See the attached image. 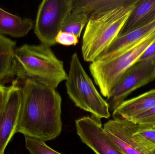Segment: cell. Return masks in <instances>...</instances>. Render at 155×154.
<instances>
[{"mask_svg":"<svg viewBox=\"0 0 155 154\" xmlns=\"http://www.w3.org/2000/svg\"><path fill=\"white\" fill-rule=\"evenodd\" d=\"M22 81L16 133L45 142L54 140L62 130L61 95L54 88L35 80Z\"/></svg>","mask_w":155,"mask_h":154,"instance_id":"cell-1","label":"cell"},{"mask_svg":"<svg viewBox=\"0 0 155 154\" xmlns=\"http://www.w3.org/2000/svg\"><path fill=\"white\" fill-rule=\"evenodd\" d=\"M13 72L17 80H32L55 89L68 76L63 61L55 56L51 46L42 43L16 48Z\"/></svg>","mask_w":155,"mask_h":154,"instance_id":"cell-2","label":"cell"},{"mask_svg":"<svg viewBox=\"0 0 155 154\" xmlns=\"http://www.w3.org/2000/svg\"><path fill=\"white\" fill-rule=\"evenodd\" d=\"M137 0L91 14L82 39L84 60L95 61L118 37Z\"/></svg>","mask_w":155,"mask_h":154,"instance_id":"cell-3","label":"cell"},{"mask_svg":"<svg viewBox=\"0 0 155 154\" xmlns=\"http://www.w3.org/2000/svg\"><path fill=\"white\" fill-rule=\"evenodd\" d=\"M65 85L69 97L78 107L100 119L110 117L106 100L96 88L76 52L71 56Z\"/></svg>","mask_w":155,"mask_h":154,"instance_id":"cell-4","label":"cell"},{"mask_svg":"<svg viewBox=\"0 0 155 154\" xmlns=\"http://www.w3.org/2000/svg\"><path fill=\"white\" fill-rule=\"evenodd\" d=\"M155 41V32L128 49L107 59L96 60L89 66L94 81L101 94L107 98L122 75L138 61Z\"/></svg>","mask_w":155,"mask_h":154,"instance_id":"cell-5","label":"cell"},{"mask_svg":"<svg viewBox=\"0 0 155 154\" xmlns=\"http://www.w3.org/2000/svg\"><path fill=\"white\" fill-rule=\"evenodd\" d=\"M72 10V0H44L40 4L35 22L34 33L41 43L51 47Z\"/></svg>","mask_w":155,"mask_h":154,"instance_id":"cell-6","label":"cell"},{"mask_svg":"<svg viewBox=\"0 0 155 154\" xmlns=\"http://www.w3.org/2000/svg\"><path fill=\"white\" fill-rule=\"evenodd\" d=\"M155 79V67L152 60L138 61L122 75L107 98L109 111H114L132 92Z\"/></svg>","mask_w":155,"mask_h":154,"instance_id":"cell-7","label":"cell"},{"mask_svg":"<svg viewBox=\"0 0 155 154\" xmlns=\"http://www.w3.org/2000/svg\"><path fill=\"white\" fill-rule=\"evenodd\" d=\"M103 128L123 153L155 154V146L137 133V124L132 121L112 119L104 124Z\"/></svg>","mask_w":155,"mask_h":154,"instance_id":"cell-8","label":"cell"},{"mask_svg":"<svg viewBox=\"0 0 155 154\" xmlns=\"http://www.w3.org/2000/svg\"><path fill=\"white\" fill-rule=\"evenodd\" d=\"M75 126L82 142L96 154H124L107 137L99 118L93 115L80 118L75 120Z\"/></svg>","mask_w":155,"mask_h":154,"instance_id":"cell-9","label":"cell"},{"mask_svg":"<svg viewBox=\"0 0 155 154\" xmlns=\"http://www.w3.org/2000/svg\"><path fill=\"white\" fill-rule=\"evenodd\" d=\"M21 101V85L17 80H13L9 86L5 104L0 115V152H5L16 133Z\"/></svg>","mask_w":155,"mask_h":154,"instance_id":"cell-10","label":"cell"},{"mask_svg":"<svg viewBox=\"0 0 155 154\" xmlns=\"http://www.w3.org/2000/svg\"><path fill=\"white\" fill-rule=\"evenodd\" d=\"M155 32V19L141 27L118 36L96 60H104L117 55L134 46Z\"/></svg>","mask_w":155,"mask_h":154,"instance_id":"cell-11","label":"cell"},{"mask_svg":"<svg viewBox=\"0 0 155 154\" xmlns=\"http://www.w3.org/2000/svg\"><path fill=\"white\" fill-rule=\"evenodd\" d=\"M155 106V89L125 100L113 111L114 119L129 120Z\"/></svg>","mask_w":155,"mask_h":154,"instance_id":"cell-12","label":"cell"},{"mask_svg":"<svg viewBox=\"0 0 155 154\" xmlns=\"http://www.w3.org/2000/svg\"><path fill=\"white\" fill-rule=\"evenodd\" d=\"M35 22L29 18H22L0 7V33L12 38L26 36L34 28Z\"/></svg>","mask_w":155,"mask_h":154,"instance_id":"cell-13","label":"cell"},{"mask_svg":"<svg viewBox=\"0 0 155 154\" xmlns=\"http://www.w3.org/2000/svg\"><path fill=\"white\" fill-rule=\"evenodd\" d=\"M155 19V0H137L119 35L141 27Z\"/></svg>","mask_w":155,"mask_h":154,"instance_id":"cell-14","label":"cell"},{"mask_svg":"<svg viewBox=\"0 0 155 154\" xmlns=\"http://www.w3.org/2000/svg\"><path fill=\"white\" fill-rule=\"evenodd\" d=\"M16 42L0 33V81L7 82L14 77V60Z\"/></svg>","mask_w":155,"mask_h":154,"instance_id":"cell-15","label":"cell"},{"mask_svg":"<svg viewBox=\"0 0 155 154\" xmlns=\"http://www.w3.org/2000/svg\"><path fill=\"white\" fill-rule=\"evenodd\" d=\"M134 0H72V11H80L89 16L93 14L127 4Z\"/></svg>","mask_w":155,"mask_h":154,"instance_id":"cell-16","label":"cell"},{"mask_svg":"<svg viewBox=\"0 0 155 154\" xmlns=\"http://www.w3.org/2000/svg\"><path fill=\"white\" fill-rule=\"evenodd\" d=\"M89 18V15L83 12L72 11L64 22L61 31L72 33L80 38Z\"/></svg>","mask_w":155,"mask_h":154,"instance_id":"cell-17","label":"cell"},{"mask_svg":"<svg viewBox=\"0 0 155 154\" xmlns=\"http://www.w3.org/2000/svg\"><path fill=\"white\" fill-rule=\"evenodd\" d=\"M25 146L31 154H62L51 148L45 142L25 136Z\"/></svg>","mask_w":155,"mask_h":154,"instance_id":"cell-18","label":"cell"},{"mask_svg":"<svg viewBox=\"0 0 155 154\" xmlns=\"http://www.w3.org/2000/svg\"><path fill=\"white\" fill-rule=\"evenodd\" d=\"M129 120L137 124L149 127H155V106Z\"/></svg>","mask_w":155,"mask_h":154,"instance_id":"cell-19","label":"cell"},{"mask_svg":"<svg viewBox=\"0 0 155 154\" xmlns=\"http://www.w3.org/2000/svg\"><path fill=\"white\" fill-rule=\"evenodd\" d=\"M56 43L64 46H75L79 42L78 37L72 33L60 31L56 38Z\"/></svg>","mask_w":155,"mask_h":154,"instance_id":"cell-20","label":"cell"},{"mask_svg":"<svg viewBox=\"0 0 155 154\" xmlns=\"http://www.w3.org/2000/svg\"><path fill=\"white\" fill-rule=\"evenodd\" d=\"M136 124L137 133L143 137L148 143L155 146V128L142 125Z\"/></svg>","mask_w":155,"mask_h":154,"instance_id":"cell-21","label":"cell"},{"mask_svg":"<svg viewBox=\"0 0 155 154\" xmlns=\"http://www.w3.org/2000/svg\"><path fill=\"white\" fill-rule=\"evenodd\" d=\"M146 59L152 60L155 67V41L146 49L138 61Z\"/></svg>","mask_w":155,"mask_h":154,"instance_id":"cell-22","label":"cell"},{"mask_svg":"<svg viewBox=\"0 0 155 154\" xmlns=\"http://www.w3.org/2000/svg\"><path fill=\"white\" fill-rule=\"evenodd\" d=\"M9 89V86H6L0 81V115L5 104Z\"/></svg>","mask_w":155,"mask_h":154,"instance_id":"cell-23","label":"cell"},{"mask_svg":"<svg viewBox=\"0 0 155 154\" xmlns=\"http://www.w3.org/2000/svg\"><path fill=\"white\" fill-rule=\"evenodd\" d=\"M0 154H4V152H0Z\"/></svg>","mask_w":155,"mask_h":154,"instance_id":"cell-24","label":"cell"},{"mask_svg":"<svg viewBox=\"0 0 155 154\" xmlns=\"http://www.w3.org/2000/svg\"><path fill=\"white\" fill-rule=\"evenodd\" d=\"M153 127V128H155V127Z\"/></svg>","mask_w":155,"mask_h":154,"instance_id":"cell-25","label":"cell"}]
</instances>
